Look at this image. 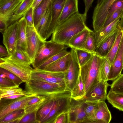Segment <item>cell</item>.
I'll use <instances>...</instances> for the list:
<instances>
[{
	"label": "cell",
	"instance_id": "cell-8",
	"mask_svg": "<svg viewBox=\"0 0 123 123\" xmlns=\"http://www.w3.org/2000/svg\"><path fill=\"white\" fill-rule=\"evenodd\" d=\"M116 0H101L95 7L92 17V25L94 32L102 28L107 19L109 10Z\"/></svg>",
	"mask_w": 123,
	"mask_h": 123
},
{
	"label": "cell",
	"instance_id": "cell-10",
	"mask_svg": "<svg viewBox=\"0 0 123 123\" xmlns=\"http://www.w3.org/2000/svg\"><path fill=\"white\" fill-rule=\"evenodd\" d=\"M71 56L68 68L65 72L64 80L67 87L71 91L80 74V67L74 49L71 48Z\"/></svg>",
	"mask_w": 123,
	"mask_h": 123
},
{
	"label": "cell",
	"instance_id": "cell-16",
	"mask_svg": "<svg viewBox=\"0 0 123 123\" xmlns=\"http://www.w3.org/2000/svg\"><path fill=\"white\" fill-rule=\"evenodd\" d=\"M111 118V113L105 101H99L94 115L87 123H109Z\"/></svg>",
	"mask_w": 123,
	"mask_h": 123
},
{
	"label": "cell",
	"instance_id": "cell-27",
	"mask_svg": "<svg viewBox=\"0 0 123 123\" xmlns=\"http://www.w3.org/2000/svg\"><path fill=\"white\" fill-rule=\"evenodd\" d=\"M33 94L26 90H23L19 86L8 87H0V99L9 96L21 95L27 96Z\"/></svg>",
	"mask_w": 123,
	"mask_h": 123
},
{
	"label": "cell",
	"instance_id": "cell-6",
	"mask_svg": "<svg viewBox=\"0 0 123 123\" xmlns=\"http://www.w3.org/2000/svg\"><path fill=\"white\" fill-rule=\"evenodd\" d=\"M36 94L23 96L13 99H0V119L12 111L24 109L28 103Z\"/></svg>",
	"mask_w": 123,
	"mask_h": 123
},
{
	"label": "cell",
	"instance_id": "cell-32",
	"mask_svg": "<svg viewBox=\"0 0 123 123\" xmlns=\"http://www.w3.org/2000/svg\"><path fill=\"white\" fill-rule=\"evenodd\" d=\"M107 99L113 107L123 111V94L116 93L110 90Z\"/></svg>",
	"mask_w": 123,
	"mask_h": 123
},
{
	"label": "cell",
	"instance_id": "cell-31",
	"mask_svg": "<svg viewBox=\"0 0 123 123\" xmlns=\"http://www.w3.org/2000/svg\"><path fill=\"white\" fill-rule=\"evenodd\" d=\"M123 37V30L119 32L115 42L110 51L106 56L112 66L117 54Z\"/></svg>",
	"mask_w": 123,
	"mask_h": 123
},
{
	"label": "cell",
	"instance_id": "cell-13",
	"mask_svg": "<svg viewBox=\"0 0 123 123\" xmlns=\"http://www.w3.org/2000/svg\"><path fill=\"white\" fill-rule=\"evenodd\" d=\"M107 81L99 82L93 86L82 98L85 101H99L107 99Z\"/></svg>",
	"mask_w": 123,
	"mask_h": 123
},
{
	"label": "cell",
	"instance_id": "cell-24",
	"mask_svg": "<svg viewBox=\"0 0 123 123\" xmlns=\"http://www.w3.org/2000/svg\"><path fill=\"white\" fill-rule=\"evenodd\" d=\"M17 35V47L20 48L26 53L27 24L24 16L18 21Z\"/></svg>",
	"mask_w": 123,
	"mask_h": 123
},
{
	"label": "cell",
	"instance_id": "cell-52",
	"mask_svg": "<svg viewBox=\"0 0 123 123\" xmlns=\"http://www.w3.org/2000/svg\"><path fill=\"white\" fill-rule=\"evenodd\" d=\"M23 96H24L21 95H13L6 97L3 98L6 99H13L19 98Z\"/></svg>",
	"mask_w": 123,
	"mask_h": 123
},
{
	"label": "cell",
	"instance_id": "cell-17",
	"mask_svg": "<svg viewBox=\"0 0 123 123\" xmlns=\"http://www.w3.org/2000/svg\"><path fill=\"white\" fill-rule=\"evenodd\" d=\"M123 37L115 60L111 67L107 81L113 80L121 74L123 69Z\"/></svg>",
	"mask_w": 123,
	"mask_h": 123
},
{
	"label": "cell",
	"instance_id": "cell-22",
	"mask_svg": "<svg viewBox=\"0 0 123 123\" xmlns=\"http://www.w3.org/2000/svg\"><path fill=\"white\" fill-rule=\"evenodd\" d=\"M23 0H0V15L10 21L14 11Z\"/></svg>",
	"mask_w": 123,
	"mask_h": 123
},
{
	"label": "cell",
	"instance_id": "cell-46",
	"mask_svg": "<svg viewBox=\"0 0 123 123\" xmlns=\"http://www.w3.org/2000/svg\"><path fill=\"white\" fill-rule=\"evenodd\" d=\"M33 12V9L32 6L24 16L27 26H34Z\"/></svg>",
	"mask_w": 123,
	"mask_h": 123
},
{
	"label": "cell",
	"instance_id": "cell-12",
	"mask_svg": "<svg viewBox=\"0 0 123 123\" xmlns=\"http://www.w3.org/2000/svg\"><path fill=\"white\" fill-rule=\"evenodd\" d=\"M65 72H51L34 69L31 75V79L51 83H60L65 81Z\"/></svg>",
	"mask_w": 123,
	"mask_h": 123
},
{
	"label": "cell",
	"instance_id": "cell-36",
	"mask_svg": "<svg viewBox=\"0 0 123 123\" xmlns=\"http://www.w3.org/2000/svg\"><path fill=\"white\" fill-rule=\"evenodd\" d=\"M74 49L80 67L86 63L91 59L94 53H91L83 49Z\"/></svg>",
	"mask_w": 123,
	"mask_h": 123
},
{
	"label": "cell",
	"instance_id": "cell-48",
	"mask_svg": "<svg viewBox=\"0 0 123 123\" xmlns=\"http://www.w3.org/2000/svg\"><path fill=\"white\" fill-rule=\"evenodd\" d=\"M54 123H68V112L59 115L56 119Z\"/></svg>",
	"mask_w": 123,
	"mask_h": 123
},
{
	"label": "cell",
	"instance_id": "cell-5",
	"mask_svg": "<svg viewBox=\"0 0 123 123\" xmlns=\"http://www.w3.org/2000/svg\"><path fill=\"white\" fill-rule=\"evenodd\" d=\"M65 45L58 43L50 40L45 41L34 59L32 64L36 69L47 60L63 50Z\"/></svg>",
	"mask_w": 123,
	"mask_h": 123
},
{
	"label": "cell",
	"instance_id": "cell-44",
	"mask_svg": "<svg viewBox=\"0 0 123 123\" xmlns=\"http://www.w3.org/2000/svg\"><path fill=\"white\" fill-rule=\"evenodd\" d=\"M37 112H33L25 114L19 123H37L36 118Z\"/></svg>",
	"mask_w": 123,
	"mask_h": 123
},
{
	"label": "cell",
	"instance_id": "cell-7",
	"mask_svg": "<svg viewBox=\"0 0 123 123\" xmlns=\"http://www.w3.org/2000/svg\"><path fill=\"white\" fill-rule=\"evenodd\" d=\"M27 37L26 53L32 62L45 41L37 32L34 26L26 28Z\"/></svg>",
	"mask_w": 123,
	"mask_h": 123
},
{
	"label": "cell",
	"instance_id": "cell-20",
	"mask_svg": "<svg viewBox=\"0 0 123 123\" xmlns=\"http://www.w3.org/2000/svg\"><path fill=\"white\" fill-rule=\"evenodd\" d=\"M71 56L70 51L66 55L48 65L42 70L53 72H65L69 67Z\"/></svg>",
	"mask_w": 123,
	"mask_h": 123
},
{
	"label": "cell",
	"instance_id": "cell-25",
	"mask_svg": "<svg viewBox=\"0 0 123 123\" xmlns=\"http://www.w3.org/2000/svg\"><path fill=\"white\" fill-rule=\"evenodd\" d=\"M78 0H66L57 25L61 24L74 14L78 12Z\"/></svg>",
	"mask_w": 123,
	"mask_h": 123
},
{
	"label": "cell",
	"instance_id": "cell-33",
	"mask_svg": "<svg viewBox=\"0 0 123 123\" xmlns=\"http://www.w3.org/2000/svg\"><path fill=\"white\" fill-rule=\"evenodd\" d=\"M57 99L51 98L46 104L37 111L36 114L37 123H41L53 108Z\"/></svg>",
	"mask_w": 123,
	"mask_h": 123
},
{
	"label": "cell",
	"instance_id": "cell-39",
	"mask_svg": "<svg viewBox=\"0 0 123 123\" xmlns=\"http://www.w3.org/2000/svg\"><path fill=\"white\" fill-rule=\"evenodd\" d=\"M110 91L115 93L123 94V74L113 80Z\"/></svg>",
	"mask_w": 123,
	"mask_h": 123
},
{
	"label": "cell",
	"instance_id": "cell-21",
	"mask_svg": "<svg viewBox=\"0 0 123 123\" xmlns=\"http://www.w3.org/2000/svg\"><path fill=\"white\" fill-rule=\"evenodd\" d=\"M120 30L118 26L112 33L96 49L95 53L101 57L106 56L113 46Z\"/></svg>",
	"mask_w": 123,
	"mask_h": 123
},
{
	"label": "cell",
	"instance_id": "cell-30",
	"mask_svg": "<svg viewBox=\"0 0 123 123\" xmlns=\"http://www.w3.org/2000/svg\"><path fill=\"white\" fill-rule=\"evenodd\" d=\"M111 66L106 57H102L98 78V82L107 81Z\"/></svg>",
	"mask_w": 123,
	"mask_h": 123
},
{
	"label": "cell",
	"instance_id": "cell-42",
	"mask_svg": "<svg viewBox=\"0 0 123 123\" xmlns=\"http://www.w3.org/2000/svg\"><path fill=\"white\" fill-rule=\"evenodd\" d=\"M70 52L68 51L65 48L62 51L47 60L36 69H43L48 65L66 55Z\"/></svg>",
	"mask_w": 123,
	"mask_h": 123
},
{
	"label": "cell",
	"instance_id": "cell-28",
	"mask_svg": "<svg viewBox=\"0 0 123 123\" xmlns=\"http://www.w3.org/2000/svg\"><path fill=\"white\" fill-rule=\"evenodd\" d=\"M86 93L85 85L80 74L71 90V97L75 100L80 99L85 95Z\"/></svg>",
	"mask_w": 123,
	"mask_h": 123
},
{
	"label": "cell",
	"instance_id": "cell-1",
	"mask_svg": "<svg viewBox=\"0 0 123 123\" xmlns=\"http://www.w3.org/2000/svg\"><path fill=\"white\" fill-rule=\"evenodd\" d=\"M86 17L79 12L57 25L52 34L51 40L55 43L68 45L70 39L86 26Z\"/></svg>",
	"mask_w": 123,
	"mask_h": 123
},
{
	"label": "cell",
	"instance_id": "cell-47",
	"mask_svg": "<svg viewBox=\"0 0 123 123\" xmlns=\"http://www.w3.org/2000/svg\"><path fill=\"white\" fill-rule=\"evenodd\" d=\"M15 86L16 85L12 81L6 78L0 77V87H8Z\"/></svg>",
	"mask_w": 123,
	"mask_h": 123
},
{
	"label": "cell",
	"instance_id": "cell-54",
	"mask_svg": "<svg viewBox=\"0 0 123 123\" xmlns=\"http://www.w3.org/2000/svg\"></svg>",
	"mask_w": 123,
	"mask_h": 123
},
{
	"label": "cell",
	"instance_id": "cell-4",
	"mask_svg": "<svg viewBox=\"0 0 123 123\" xmlns=\"http://www.w3.org/2000/svg\"><path fill=\"white\" fill-rule=\"evenodd\" d=\"M0 67L12 72L25 83L31 79L33 70L30 65L20 62L9 58L8 56L0 58Z\"/></svg>",
	"mask_w": 123,
	"mask_h": 123
},
{
	"label": "cell",
	"instance_id": "cell-50",
	"mask_svg": "<svg viewBox=\"0 0 123 123\" xmlns=\"http://www.w3.org/2000/svg\"><path fill=\"white\" fill-rule=\"evenodd\" d=\"M10 55L6 48L2 45L0 46V58L3 57L8 56Z\"/></svg>",
	"mask_w": 123,
	"mask_h": 123
},
{
	"label": "cell",
	"instance_id": "cell-11",
	"mask_svg": "<svg viewBox=\"0 0 123 123\" xmlns=\"http://www.w3.org/2000/svg\"><path fill=\"white\" fill-rule=\"evenodd\" d=\"M71 99V96H68L61 97L56 99L53 108L41 123H54L59 115L68 112Z\"/></svg>",
	"mask_w": 123,
	"mask_h": 123
},
{
	"label": "cell",
	"instance_id": "cell-26",
	"mask_svg": "<svg viewBox=\"0 0 123 123\" xmlns=\"http://www.w3.org/2000/svg\"><path fill=\"white\" fill-rule=\"evenodd\" d=\"M34 0H23L14 11L10 21L9 25L23 17L31 7Z\"/></svg>",
	"mask_w": 123,
	"mask_h": 123
},
{
	"label": "cell",
	"instance_id": "cell-3",
	"mask_svg": "<svg viewBox=\"0 0 123 123\" xmlns=\"http://www.w3.org/2000/svg\"><path fill=\"white\" fill-rule=\"evenodd\" d=\"M102 58L94 52L89 61L80 67V75L85 84L86 93L99 82L98 78Z\"/></svg>",
	"mask_w": 123,
	"mask_h": 123
},
{
	"label": "cell",
	"instance_id": "cell-51",
	"mask_svg": "<svg viewBox=\"0 0 123 123\" xmlns=\"http://www.w3.org/2000/svg\"><path fill=\"white\" fill-rule=\"evenodd\" d=\"M42 0H34L32 6L34 11Z\"/></svg>",
	"mask_w": 123,
	"mask_h": 123
},
{
	"label": "cell",
	"instance_id": "cell-38",
	"mask_svg": "<svg viewBox=\"0 0 123 123\" xmlns=\"http://www.w3.org/2000/svg\"><path fill=\"white\" fill-rule=\"evenodd\" d=\"M51 98L45 96L43 99L37 103L31 105L26 106L24 109L25 113L27 114L33 112H37Z\"/></svg>",
	"mask_w": 123,
	"mask_h": 123
},
{
	"label": "cell",
	"instance_id": "cell-43",
	"mask_svg": "<svg viewBox=\"0 0 123 123\" xmlns=\"http://www.w3.org/2000/svg\"><path fill=\"white\" fill-rule=\"evenodd\" d=\"M120 10H123V0H116L112 4L109 10L106 19L114 12Z\"/></svg>",
	"mask_w": 123,
	"mask_h": 123
},
{
	"label": "cell",
	"instance_id": "cell-14",
	"mask_svg": "<svg viewBox=\"0 0 123 123\" xmlns=\"http://www.w3.org/2000/svg\"><path fill=\"white\" fill-rule=\"evenodd\" d=\"M18 21L10 25L2 33L3 42L7 49L9 55H11L17 47V35Z\"/></svg>",
	"mask_w": 123,
	"mask_h": 123
},
{
	"label": "cell",
	"instance_id": "cell-41",
	"mask_svg": "<svg viewBox=\"0 0 123 123\" xmlns=\"http://www.w3.org/2000/svg\"><path fill=\"white\" fill-rule=\"evenodd\" d=\"M0 77L6 78L12 81L17 86H19L20 84L23 82L17 76L4 68H0Z\"/></svg>",
	"mask_w": 123,
	"mask_h": 123
},
{
	"label": "cell",
	"instance_id": "cell-19",
	"mask_svg": "<svg viewBox=\"0 0 123 123\" xmlns=\"http://www.w3.org/2000/svg\"><path fill=\"white\" fill-rule=\"evenodd\" d=\"M122 16L118 18L106 26L102 28L98 31L94 32L96 49L107 39L117 27Z\"/></svg>",
	"mask_w": 123,
	"mask_h": 123
},
{
	"label": "cell",
	"instance_id": "cell-40",
	"mask_svg": "<svg viewBox=\"0 0 123 123\" xmlns=\"http://www.w3.org/2000/svg\"><path fill=\"white\" fill-rule=\"evenodd\" d=\"M96 48L95 33L92 31L86 39L84 49L91 53L95 52Z\"/></svg>",
	"mask_w": 123,
	"mask_h": 123
},
{
	"label": "cell",
	"instance_id": "cell-45",
	"mask_svg": "<svg viewBox=\"0 0 123 123\" xmlns=\"http://www.w3.org/2000/svg\"><path fill=\"white\" fill-rule=\"evenodd\" d=\"M123 14V10H119L114 12L107 18L103 28L118 18L122 16Z\"/></svg>",
	"mask_w": 123,
	"mask_h": 123
},
{
	"label": "cell",
	"instance_id": "cell-29",
	"mask_svg": "<svg viewBox=\"0 0 123 123\" xmlns=\"http://www.w3.org/2000/svg\"><path fill=\"white\" fill-rule=\"evenodd\" d=\"M53 0H43L34 11L33 18L34 26L38 24L43 15Z\"/></svg>",
	"mask_w": 123,
	"mask_h": 123
},
{
	"label": "cell",
	"instance_id": "cell-18",
	"mask_svg": "<svg viewBox=\"0 0 123 123\" xmlns=\"http://www.w3.org/2000/svg\"><path fill=\"white\" fill-rule=\"evenodd\" d=\"M52 3L43 15L38 24L35 27L38 34L44 41L47 39V31L52 19Z\"/></svg>",
	"mask_w": 123,
	"mask_h": 123
},
{
	"label": "cell",
	"instance_id": "cell-9",
	"mask_svg": "<svg viewBox=\"0 0 123 123\" xmlns=\"http://www.w3.org/2000/svg\"><path fill=\"white\" fill-rule=\"evenodd\" d=\"M84 102L82 99L75 100L71 98L68 112V123H86L87 117L84 110Z\"/></svg>",
	"mask_w": 123,
	"mask_h": 123
},
{
	"label": "cell",
	"instance_id": "cell-23",
	"mask_svg": "<svg viewBox=\"0 0 123 123\" xmlns=\"http://www.w3.org/2000/svg\"><path fill=\"white\" fill-rule=\"evenodd\" d=\"M92 31L86 26L70 39L67 46L71 48L84 49L87 36Z\"/></svg>",
	"mask_w": 123,
	"mask_h": 123
},
{
	"label": "cell",
	"instance_id": "cell-34",
	"mask_svg": "<svg viewBox=\"0 0 123 123\" xmlns=\"http://www.w3.org/2000/svg\"><path fill=\"white\" fill-rule=\"evenodd\" d=\"M8 57L10 59L22 63L30 65L32 64L27 53L17 47L14 51Z\"/></svg>",
	"mask_w": 123,
	"mask_h": 123
},
{
	"label": "cell",
	"instance_id": "cell-49",
	"mask_svg": "<svg viewBox=\"0 0 123 123\" xmlns=\"http://www.w3.org/2000/svg\"><path fill=\"white\" fill-rule=\"evenodd\" d=\"M85 5V9L84 15L86 17L87 12L91 6L94 0H83Z\"/></svg>",
	"mask_w": 123,
	"mask_h": 123
},
{
	"label": "cell",
	"instance_id": "cell-15",
	"mask_svg": "<svg viewBox=\"0 0 123 123\" xmlns=\"http://www.w3.org/2000/svg\"><path fill=\"white\" fill-rule=\"evenodd\" d=\"M66 0H53L51 5L52 19L49 28L46 39L52 34L57 25L59 19Z\"/></svg>",
	"mask_w": 123,
	"mask_h": 123
},
{
	"label": "cell",
	"instance_id": "cell-2",
	"mask_svg": "<svg viewBox=\"0 0 123 123\" xmlns=\"http://www.w3.org/2000/svg\"><path fill=\"white\" fill-rule=\"evenodd\" d=\"M25 87L26 90L32 94L55 99L71 95V91L67 87L65 81L54 83L31 79L25 83Z\"/></svg>",
	"mask_w": 123,
	"mask_h": 123
},
{
	"label": "cell",
	"instance_id": "cell-35",
	"mask_svg": "<svg viewBox=\"0 0 123 123\" xmlns=\"http://www.w3.org/2000/svg\"><path fill=\"white\" fill-rule=\"evenodd\" d=\"M84 101V110L87 117L86 123H87L89 120L94 115L98 108V101Z\"/></svg>",
	"mask_w": 123,
	"mask_h": 123
},
{
	"label": "cell",
	"instance_id": "cell-37",
	"mask_svg": "<svg viewBox=\"0 0 123 123\" xmlns=\"http://www.w3.org/2000/svg\"><path fill=\"white\" fill-rule=\"evenodd\" d=\"M25 114L24 109L12 111L0 119V123H10L12 121L24 116Z\"/></svg>",
	"mask_w": 123,
	"mask_h": 123
},
{
	"label": "cell",
	"instance_id": "cell-53",
	"mask_svg": "<svg viewBox=\"0 0 123 123\" xmlns=\"http://www.w3.org/2000/svg\"><path fill=\"white\" fill-rule=\"evenodd\" d=\"M101 0H98L97 1V3H99L100 1Z\"/></svg>",
	"mask_w": 123,
	"mask_h": 123
}]
</instances>
